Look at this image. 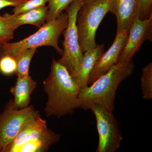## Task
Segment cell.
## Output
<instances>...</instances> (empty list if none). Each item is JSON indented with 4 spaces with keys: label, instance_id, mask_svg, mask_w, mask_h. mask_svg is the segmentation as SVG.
<instances>
[{
    "label": "cell",
    "instance_id": "6da1fadb",
    "mask_svg": "<svg viewBox=\"0 0 152 152\" xmlns=\"http://www.w3.org/2000/svg\"><path fill=\"white\" fill-rule=\"evenodd\" d=\"M43 85L48 97L45 109L47 116L61 118L77 109L80 89L66 68L54 58L50 75Z\"/></svg>",
    "mask_w": 152,
    "mask_h": 152
},
{
    "label": "cell",
    "instance_id": "7a4b0ae2",
    "mask_svg": "<svg viewBox=\"0 0 152 152\" xmlns=\"http://www.w3.org/2000/svg\"><path fill=\"white\" fill-rule=\"evenodd\" d=\"M134 69L132 60L112 66L90 86L80 90L77 109L88 110L91 105L98 104L113 113L117 89L123 81L131 76Z\"/></svg>",
    "mask_w": 152,
    "mask_h": 152
},
{
    "label": "cell",
    "instance_id": "3957f363",
    "mask_svg": "<svg viewBox=\"0 0 152 152\" xmlns=\"http://www.w3.org/2000/svg\"><path fill=\"white\" fill-rule=\"evenodd\" d=\"M68 23V14L66 12H63L56 18L46 22L36 33L29 37L15 42H7L4 44L0 49V55H8L14 56L17 53L26 49H37L39 47L48 46L53 47L61 56L63 50L59 46V40Z\"/></svg>",
    "mask_w": 152,
    "mask_h": 152
},
{
    "label": "cell",
    "instance_id": "277c9868",
    "mask_svg": "<svg viewBox=\"0 0 152 152\" xmlns=\"http://www.w3.org/2000/svg\"><path fill=\"white\" fill-rule=\"evenodd\" d=\"M60 138L39 114L25 123L6 152H45Z\"/></svg>",
    "mask_w": 152,
    "mask_h": 152
},
{
    "label": "cell",
    "instance_id": "5b68a950",
    "mask_svg": "<svg viewBox=\"0 0 152 152\" xmlns=\"http://www.w3.org/2000/svg\"><path fill=\"white\" fill-rule=\"evenodd\" d=\"M109 0H94L83 4L77 15L76 24L80 46L83 53L97 45L96 34L108 12Z\"/></svg>",
    "mask_w": 152,
    "mask_h": 152
},
{
    "label": "cell",
    "instance_id": "8992f818",
    "mask_svg": "<svg viewBox=\"0 0 152 152\" xmlns=\"http://www.w3.org/2000/svg\"><path fill=\"white\" fill-rule=\"evenodd\" d=\"M83 0H76L65 10L68 15L67 26L62 33L63 53L58 62L66 68L71 75L75 73L80 66L83 53L80 46L76 20L77 15L83 6Z\"/></svg>",
    "mask_w": 152,
    "mask_h": 152
},
{
    "label": "cell",
    "instance_id": "52a82bcc",
    "mask_svg": "<svg viewBox=\"0 0 152 152\" xmlns=\"http://www.w3.org/2000/svg\"><path fill=\"white\" fill-rule=\"evenodd\" d=\"M89 109L94 115L99 134L97 152H115L119 148L123 140L119 124L113 113L102 106L94 104Z\"/></svg>",
    "mask_w": 152,
    "mask_h": 152
},
{
    "label": "cell",
    "instance_id": "ba28073f",
    "mask_svg": "<svg viewBox=\"0 0 152 152\" xmlns=\"http://www.w3.org/2000/svg\"><path fill=\"white\" fill-rule=\"evenodd\" d=\"M39 114L33 106L15 108L11 100L0 115V152H6L25 123Z\"/></svg>",
    "mask_w": 152,
    "mask_h": 152
},
{
    "label": "cell",
    "instance_id": "9c48e42d",
    "mask_svg": "<svg viewBox=\"0 0 152 152\" xmlns=\"http://www.w3.org/2000/svg\"><path fill=\"white\" fill-rule=\"evenodd\" d=\"M147 40L152 41V16L144 20L137 16L131 25L126 42L116 64H124L132 60L142 44Z\"/></svg>",
    "mask_w": 152,
    "mask_h": 152
},
{
    "label": "cell",
    "instance_id": "30bf717a",
    "mask_svg": "<svg viewBox=\"0 0 152 152\" xmlns=\"http://www.w3.org/2000/svg\"><path fill=\"white\" fill-rule=\"evenodd\" d=\"M129 32L123 31L116 33L113 42L95 65L89 78L88 85H91L101 76L103 75L117 64L118 58L124 48Z\"/></svg>",
    "mask_w": 152,
    "mask_h": 152
},
{
    "label": "cell",
    "instance_id": "8fae6325",
    "mask_svg": "<svg viewBox=\"0 0 152 152\" xmlns=\"http://www.w3.org/2000/svg\"><path fill=\"white\" fill-rule=\"evenodd\" d=\"M109 12L116 18L117 33L123 31L129 33L133 21L138 16L137 0H109Z\"/></svg>",
    "mask_w": 152,
    "mask_h": 152
},
{
    "label": "cell",
    "instance_id": "7c38bea8",
    "mask_svg": "<svg viewBox=\"0 0 152 152\" xmlns=\"http://www.w3.org/2000/svg\"><path fill=\"white\" fill-rule=\"evenodd\" d=\"M104 52V45L102 44L97 45L94 48L84 53L83 61L78 70L75 73L71 75L80 89L88 86L90 74Z\"/></svg>",
    "mask_w": 152,
    "mask_h": 152
},
{
    "label": "cell",
    "instance_id": "4fadbf2b",
    "mask_svg": "<svg viewBox=\"0 0 152 152\" xmlns=\"http://www.w3.org/2000/svg\"><path fill=\"white\" fill-rule=\"evenodd\" d=\"M37 86V82L29 75L18 76L15 83L10 88V92L14 96L12 104L15 108H24L29 105L31 95Z\"/></svg>",
    "mask_w": 152,
    "mask_h": 152
},
{
    "label": "cell",
    "instance_id": "5bb4252c",
    "mask_svg": "<svg viewBox=\"0 0 152 152\" xmlns=\"http://www.w3.org/2000/svg\"><path fill=\"white\" fill-rule=\"evenodd\" d=\"M48 10V6L44 5L17 15H5L15 30L22 25L26 24L34 25L39 28L47 22Z\"/></svg>",
    "mask_w": 152,
    "mask_h": 152
},
{
    "label": "cell",
    "instance_id": "9a60e30c",
    "mask_svg": "<svg viewBox=\"0 0 152 152\" xmlns=\"http://www.w3.org/2000/svg\"><path fill=\"white\" fill-rule=\"evenodd\" d=\"M37 49H26L16 54L13 57L17 62V75L19 77L29 76L30 63Z\"/></svg>",
    "mask_w": 152,
    "mask_h": 152
},
{
    "label": "cell",
    "instance_id": "2e32d148",
    "mask_svg": "<svg viewBox=\"0 0 152 152\" xmlns=\"http://www.w3.org/2000/svg\"><path fill=\"white\" fill-rule=\"evenodd\" d=\"M140 86L142 97L144 100L152 99V63H149L142 69Z\"/></svg>",
    "mask_w": 152,
    "mask_h": 152
},
{
    "label": "cell",
    "instance_id": "e0dca14e",
    "mask_svg": "<svg viewBox=\"0 0 152 152\" xmlns=\"http://www.w3.org/2000/svg\"><path fill=\"white\" fill-rule=\"evenodd\" d=\"M76 0H50L47 22L56 18L66 8Z\"/></svg>",
    "mask_w": 152,
    "mask_h": 152
},
{
    "label": "cell",
    "instance_id": "ac0fdd59",
    "mask_svg": "<svg viewBox=\"0 0 152 152\" xmlns=\"http://www.w3.org/2000/svg\"><path fill=\"white\" fill-rule=\"evenodd\" d=\"M17 62L15 57L8 55H0V72L10 76L16 73Z\"/></svg>",
    "mask_w": 152,
    "mask_h": 152
},
{
    "label": "cell",
    "instance_id": "d6986e66",
    "mask_svg": "<svg viewBox=\"0 0 152 152\" xmlns=\"http://www.w3.org/2000/svg\"><path fill=\"white\" fill-rule=\"evenodd\" d=\"M49 1L50 0H27L23 4L14 8L12 11L13 13V15H18L45 5V4L48 3Z\"/></svg>",
    "mask_w": 152,
    "mask_h": 152
},
{
    "label": "cell",
    "instance_id": "ffe728a7",
    "mask_svg": "<svg viewBox=\"0 0 152 152\" xmlns=\"http://www.w3.org/2000/svg\"><path fill=\"white\" fill-rule=\"evenodd\" d=\"M15 30L6 15H0V39L9 41L13 39Z\"/></svg>",
    "mask_w": 152,
    "mask_h": 152
},
{
    "label": "cell",
    "instance_id": "44dd1931",
    "mask_svg": "<svg viewBox=\"0 0 152 152\" xmlns=\"http://www.w3.org/2000/svg\"><path fill=\"white\" fill-rule=\"evenodd\" d=\"M138 17L141 20L149 18L152 16V0H137Z\"/></svg>",
    "mask_w": 152,
    "mask_h": 152
},
{
    "label": "cell",
    "instance_id": "7402d4cb",
    "mask_svg": "<svg viewBox=\"0 0 152 152\" xmlns=\"http://www.w3.org/2000/svg\"><path fill=\"white\" fill-rule=\"evenodd\" d=\"M27 0H0V10L9 6L16 7L21 5Z\"/></svg>",
    "mask_w": 152,
    "mask_h": 152
},
{
    "label": "cell",
    "instance_id": "603a6c76",
    "mask_svg": "<svg viewBox=\"0 0 152 152\" xmlns=\"http://www.w3.org/2000/svg\"><path fill=\"white\" fill-rule=\"evenodd\" d=\"M8 42V41L7 40L4 39H0V49L1 48L2 46L4 44Z\"/></svg>",
    "mask_w": 152,
    "mask_h": 152
},
{
    "label": "cell",
    "instance_id": "cb8c5ba5",
    "mask_svg": "<svg viewBox=\"0 0 152 152\" xmlns=\"http://www.w3.org/2000/svg\"><path fill=\"white\" fill-rule=\"evenodd\" d=\"M94 1V0H83V4H86L87 3L91 2L93 1Z\"/></svg>",
    "mask_w": 152,
    "mask_h": 152
}]
</instances>
